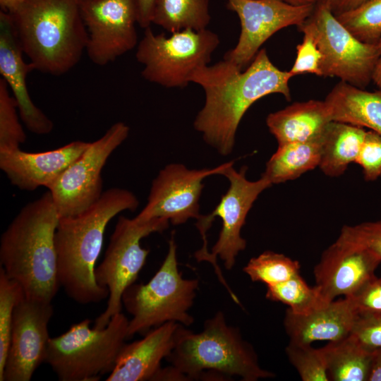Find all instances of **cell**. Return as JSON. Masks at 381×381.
Listing matches in <instances>:
<instances>
[{"instance_id": "cell-1", "label": "cell", "mask_w": 381, "mask_h": 381, "mask_svg": "<svg viewBox=\"0 0 381 381\" xmlns=\"http://www.w3.org/2000/svg\"><path fill=\"white\" fill-rule=\"evenodd\" d=\"M289 71H282L260 49L250 65L241 71L223 59L212 66L198 68L190 83L205 92V103L193 122L204 140L220 155L231 153L238 125L245 113L265 96L279 93L291 100Z\"/></svg>"}, {"instance_id": "cell-2", "label": "cell", "mask_w": 381, "mask_h": 381, "mask_svg": "<svg viewBox=\"0 0 381 381\" xmlns=\"http://www.w3.org/2000/svg\"><path fill=\"white\" fill-rule=\"evenodd\" d=\"M139 201L131 191L111 188L85 211L59 218L54 241L60 286L80 304L98 303L109 296L95 279L96 262L101 253L109 222L125 210L135 211Z\"/></svg>"}, {"instance_id": "cell-3", "label": "cell", "mask_w": 381, "mask_h": 381, "mask_svg": "<svg viewBox=\"0 0 381 381\" xmlns=\"http://www.w3.org/2000/svg\"><path fill=\"white\" fill-rule=\"evenodd\" d=\"M59 220L48 190L23 206L1 236V267L26 298L52 302L61 286L54 241Z\"/></svg>"}, {"instance_id": "cell-4", "label": "cell", "mask_w": 381, "mask_h": 381, "mask_svg": "<svg viewBox=\"0 0 381 381\" xmlns=\"http://www.w3.org/2000/svg\"><path fill=\"white\" fill-rule=\"evenodd\" d=\"M82 0H24L9 12L23 54L35 70L61 76L80 61L88 40Z\"/></svg>"}, {"instance_id": "cell-5", "label": "cell", "mask_w": 381, "mask_h": 381, "mask_svg": "<svg viewBox=\"0 0 381 381\" xmlns=\"http://www.w3.org/2000/svg\"><path fill=\"white\" fill-rule=\"evenodd\" d=\"M166 359L186 380L202 378L206 371L226 377L238 376L243 381L275 377L260 366L252 345L238 328L227 324L222 311L207 320L199 332L182 325Z\"/></svg>"}, {"instance_id": "cell-6", "label": "cell", "mask_w": 381, "mask_h": 381, "mask_svg": "<svg viewBox=\"0 0 381 381\" xmlns=\"http://www.w3.org/2000/svg\"><path fill=\"white\" fill-rule=\"evenodd\" d=\"M233 164L222 174L229 182L228 190L210 214L201 215L198 219L196 226L203 245L195 253V258L198 262L208 260L230 296L238 303V298L224 279L217 258L223 261L226 270L233 268L237 255L246 247V241L241 234L246 217L259 195L272 184L263 176L257 181H249L246 176L248 168L243 167L236 171Z\"/></svg>"}, {"instance_id": "cell-7", "label": "cell", "mask_w": 381, "mask_h": 381, "mask_svg": "<svg viewBox=\"0 0 381 381\" xmlns=\"http://www.w3.org/2000/svg\"><path fill=\"white\" fill-rule=\"evenodd\" d=\"M90 323L83 320L50 337L45 362L59 380L97 381L112 371L128 339L129 320L121 312L103 328H91Z\"/></svg>"}, {"instance_id": "cell-8", "label": "cell", "mask_w": 381, "mask_h": 381, "mask_svg": "<svg viewBox=\"0 0 381 381\" xmlns=\"http://www.w3.org/2000/svg\"><path fill=\"white\" fill-rule=\"evenodd\" d=\"M199 286L197 279H184L178 268L174 235L159 269L146 284H133L123 293L122 304L132 315L128 338L146 334L153 327L175 322L188 327L194 319L188 313Z\"/></svg>"}, {"instance_id": "cell-9", "label": "cell", "mask_w": 381, "mask_h": 381, "mask_svg": "<svg viewBox=\"0 0 381 381\" xmlns=\"http://www.w3.org/2000/svg\"><path fill=\"white\" fill-rule=\"evenodd\" d=\"M220 43L219 36L205 29H184L167 36L145 28L135 52L143 66L142 77L167 88H183L198 68L208 65Z\"/></svg>"}, {"instance_id": "cell-10", "label": "cell", "mask_w": 381, "mask_h": 381, "mask_svg": "<svg viewBox=\"0 0 381 381\" xmlns=\"http://www.w3.org/2000/svg\"><path fill=\"white\" fill-rule=\"evenodd\" d=\"M169 221L155 218L140 221L120 216L111 236L104 258L95 268L97 282L109 291L105 310L98 316L94 327L103 328L111 318L121 313L124 291L135 281L145 264L150 250L140 245V241L169 226Z\"/></svg>"}, {"instance_id": "cell-11", "label": "cell", "mask_w": 381, "mask_h": 381, "mask_svg": "<svg viewBox=\"0 0 381 381\" xmlns=\"http://www.w3.org/2000/svg\"><path fill=\"white\" fill-rule=\"evenodd\" d=\"M304 23L313 33L322 56L320 77H337L363 89L372 82L379 56L376 44L359 40L321 4L315 3Z\"/></svg>"}, {"instance_id": "cell-12", "label": "cell", "mask_w": 381, "mask_h": 381, "mask_svg": "<svg viewBox=\"0 0 381 381\" xmlns=\"http://www.w3.org/2000/svg\"><path fill=\"white\" fill-rule=\"evenodd\" d=\"M124 122L114 123L105 133L90 143L48 188L59 218L77 215L95 204L103 193L102 171L113 152L128 138Z\"/></svg>"}, {"instance_id": "cell-13", "label": "cell", "mask_w": 381, "mask_h": 381, "mask_svg": "<svg viewBox=\"0 0 381 381\" xmlns=\"http://www.w3.org/2000/svg\"><path fill=\"white\" fill-rule=\"evenodd\" d=\"M315 4L295 6L282 0H226L227 9L240 20L241 32L236 45L224 59L241 71L252 62L261 46L274 33L301 25L313 13Z\"/></svg>"}, {"instance_id": "cell-14", "label": "cell", "mask_w": 381, "mask_h": 381, "mask_svg": "<svg viewBox=\"0 0 381 381\" xmlns=\"http://www.w3.org/2000/svg\"><path fill=\"white\" fill-rule=\"evenodd\" d=\"M233 162L214 168L189 169L182 164H169L152 181L147 202L135 217L140 221L162 218L173 225H181L189 219L200 217L199 200L203 180L221 174Z\"/></svg>"}, {"instance_id": "cell-15", "label": "cell", "mask_w": 381, "mask_h": 381, "mask_svg": "<svg viewBox=\"0 0 381 381\" xmlns=\"http://www.w3.org/2000/svg\"><path fill=\"white\" fill-rule=\"evenodd\" d=\"M80 9L88 34L85 52L95 65L106 66L137 47L133 0H82Z\"/></svg>"}, {"instance_id": "cell-16", "label": "cell", "mask_w": 381, "mask_h": 381, "mask_svg": "<svg viewBox=\"0 0 381 381\" xmlns=\"http://www.w3.org/2000/svg\"><path fill=\"white\" fill-rule=\"evenodd\" d=\"M51 302L23 297L14 310L10 345L1 381H29L45 362Z\"/></svg>"}, {"instance_id": "cell-17", "label": "cell", "mask_w": 381, "mask_h": 381, "mask_svg": "<svg viewBox=\"0 0 381 381\" xmlns=\"http://www.w3.org/2000/svg\"><path fill=\"white\" fill-rule=\"evenodd\" d=\"M380 262L381 256L370 249L337 239L315 266V286L327 303L349 296L375 275Z\"/></svg>"}, {"instance_id": "cell-18", "label": "cell", "mask_w": 381, "mask_h": 381, "mask_svg": "<svg viewBox=\"0 0 381 381\" xmlns=\"http://www.w3.org/2000/svg\"><path fill=\"white\" fill-rule=\"evenodd\" d=\"M90 144L75 140L40 152H29L20 148L0 150V169L11 183L22 190L33 191L40 186L48 188Z\"/></svg>"}, {"instance_id": "cell-19", "label": "cell", "mask_w": 381, "mask_h": 381, "mask_svg": "<svg viewBox=\"0 0 381 381\" xmlns=\"http://www.w3.org/2000/svg\"><path fill=\"white\" fill-rule=\"evenodd\" d=\"M23 52L19 44L11 18L7 12L0 11V73L18 109L20 120L30 132L47 135L54 128L53 121L32 102L28 90V74L34 66L23 59Z\"/></svg>"}, {"instance_id": "cell-20", "label": "cell", "mask_w": 381, "mask_h": 381, "mask_svg": "<svg viewBox=\"0 0 381 381\" xmlns=\"http://www.w3.org/2000/svg\"><path fill=\"white\" fill-rule=\"evenodd\" d=\"M182 325L168 322L150 330L143 339L124 344L106 381L152 380L162 359L174 347Z\"/></svg>"}, {"instance_id": "cell-21", "label": "cell", "mask_w": 381, "mask_h": 381, "mask_svg": "<svg viewBox=\"0 0 381 381\" xmlns=\"http://www.w3.org/2000/svg\"><path fill=\"white\" fill-rule=\"evenodd\" d=\"M358 317L350 301H332L309 313L295 314L289 308L284 325L290 341L311 344L316 341H333L349 336Z\"/></svg>"}, {"instance_id": "cell-22", "label": "cell", "mask_w": 381, "mask_h": 381, "mask_svg": "<svg viewBox=\"0 0 381 381\" xmlns=\"http://www.w3.org/2000/svg\"><path fill=\"white\" fill-rule=\"evenodd\" d=\"M332 121L325 102L310 99L270 114L266 124L279 145L318 138Z\"/></svg>"}, {"instance_id": "cell-23", "label": "cell", "mask_w": 381, "mask_h": 381, "mask_svg": "<svg viewBox=\"0 0 381 381\" xmlns=\"http://www.w3.org/2000/svg\"><path fill=\"white\" fill-rule=\"evenodd\" d=\"M324 101L332 121L368 128L381 135V88L370 92L340 80Z\"/></svg>"}, {"instance_id": "cell-24", "label": "cell", "mask_w": 381, "mask_h": 381, "mask_svg": "<svg viewBox=\"0 0 381 381\" xmlns=\"http://www.w3.org/2000/svg\"><path fill=\"white\" fill-rule=\"evenodd\" d=\"M366 131L350 123L332 121L322 138L319 168L327 176L342 175L348 166L356 162Z\"/></svg>"}, {"instance_id": "cell-25", "label": "cell", "mask_w": 381, "mask_h": 381, "mask_svg": "<svg viewBox=\"0 0 381 381\" xmlns=\"http://www.w3.org/2000/svg\"><path fill=\"white\" fill-rule=\"evenodd\" d=\"M322 138V135L308 141L278 145L277 151L267 162L262 176L272 185L278 184L294 180L319 167Z\"/></svg>"}, {"instance_id": "cell-26", "label": "cell", "mask_w": 381, "mask_h": 381, "mask_svg": "<svg viewBox=\"0 0 381 381\" xmlns=\"http://www.w3.org/2000/svg\"><path fill=\"white\" fill-rule=\"evenodd\" d=\"M329 380L368 381L372 351L351 334L321 348Z\"/></svg>"}, {"instance_id": "cell-27", "label": "cell", "mask_w": 381, "mask_h": 381, "mask_svg": "<svg viewBox=\"0 0 381 381\" xmlns=\"http://www.w3.org/2000/svg\"><path fill=\"white\" fill-rule=\"evenodd\" d=\"M210 0H156L152 23L173 33L184 29H207Z\"/></svg>"}, {"instance_id": "cell-28", "label": "cell", "mask_w": 381, "mask_h": 381, "mask_svg": "<svg viewBox=\"0 0 381 381\" xmlns=\"http://www.w3.org/2000/svg\"><path fill=\"white\" fill-rule=\"evenodd\" d=\"M267 287L265 296L268 300L287 305L295 314H307L327 303L316 286H309L300 274L284 282Z\"/></svg>"}, {"instance_id": "cell-29", "label": "cell", "mask_w": 381, "mask_h": 381, "mask_svg": "<svg viewBox=\"0 0 381 381\" xmlns=\"http://www.w3.org/2000/svg\"><path fill=\"white\" fill-rule=\"evenodd\" d=\"M243 270L251 281L269 286L300 274V263L284 254L268 250L252 258Z\"/></svg>"}, {"instance_id": "cell-30", "label": "cell", "mask_w": 381, "mask_h": 381, "mask_svg": "<svg viewBox=\"0 0 381 381\" xmlns=\"http://www.w3.org/2000/svg\"><path fill=\"white\" fill-rule=\"evenodd\" d=\"M336 17L363 42L376 44L381 37V0H369L356 9Z\"/></svg>"}, {"instance_id": "cell-31", "label": "cell", "mask_w": 381, "mask_h": 381, "mask_svg": "<svg viewBox=\"0 0 381 381\" xmlns=\"http://www.w3.org/2000/svg\"><path fill=\"white\" fill-rule=\"evenodd\" d=\"M24 296L20 286L0 267V378L10 345L15 308Z\"/></svg>"}, {"instance_id": "cell-32", "label": "cell", "mask_w": 381, "mask_h": 381, "mask_svg": "<svg viewBox=\"0 0 381 381\" xmlns=\"http://www.w3.org/2000/svg\"><path fill=\"white\" fill-rule=\"evenodd\" d=\"M17 103L6 81L0 79V150L20 148L27 136L20 121Z\"/></svg>"}, {"instance_id": "cell-33", "label": "cell", "mask_w": 381, "mask_h": 381, "mask_svg": "<svg viewBox=\"0 0 381 381\" xmlns=\"http://www.w3.org/2000/svg\"><path fill=\"white\" fill-rule=\"evenodd\" d=\"M285 351L303 381L329 380L321 349L289 341Z\"/></svg>"}, {"instance_id": "cell-34", "label": "cell", "mask_w": 381, "mask_h": 381, "mask_svg": "<svg viewBox=\"0 0 381 381\" xmlns=\"http://www.w3.org/2000/svg\"><path fill=\"white\" fill-rule=\"evenodd\" d=\"M303 34L301 43L296 46L295 62L289 70L293 77L303 73H312L320 76L322 54L318 46L313 33L303 23L298 27Z\"/></svg>"}, {"instance_id": "cell-35", "label": "cell", "mask_w": 381, "mask_h": 381, "mask_svg": "<svg viewBox=\"0 0 381 381\" xmlns=\"http://www.w3.org/2000/svg\"><path fill=\"white\" fill-rule=\"evenodd\" d=\"M337 239L369 248L381 256V219L344 225Z\"/></svg>"}, {"instance_id": "cell-36", "label": "cell", "mask_w": 381, "mask_h": 381, "mask_svg": "<svg viewBox=\"0 0 381 381\" xmlns=\"http://www.w3.org/2000/svg\"><path fill=\"white\" fill-rule=\"evenodd\" d=\"M345 298L350 301L358 316L381 315V278L374 275Z\"/></svg>"}, {"instance_id": "cell-37", "label": "cell", "mask_w": 381, "mask_h": 381, "mask_svg": "<svg viewBox=\"0 0 381 381\" xmlns=\"http://www.w3.org/2000/svg\"><path fill=\"white\" fill-rule=\"evenodd\" d=\"M355 163L362 168L365 181L381 177V135L371 130L366 131Z\"/></svg>"}, {"instance_id": "cell-38", "label": "cell", "mask_w": 381, "mask_h": 381, "mask_svg": "<svg viewBox=\"0 0 381 381\" xmlns=\"http://www.w3.org/2000/svg\"><path fill=\"white\" fill-rule=\"evenodd\" d=\"M351 334L370 350L381 347V315L358 316Z\"/></svg>"}, {"instance_id": "cell-39", "label": "cell", "mask_w": 381, "mask_h": 381, "mask_svg": "<svg viewBox=\"0 0 381 381\" xmlns=\"http://www.w3.org/2000/svg\"><path fill=\"white\" fill-rule=\"evenodd\" d=\"M368 1L369 0H315V3L325 6L334 16H337L353 11Z\"/></svg>"}, {"instance_id": "cell-40", "label": "cell", "mask_w": 381, "mask_h": 381, "mask_svg": "<svg viewBox=\"0 0 381 381\" xmlns=\"http://www.w3.org/2000/svg\"><path fill=\"white\" fill-rule=\"evenodd\" d=\"M137 12V22L142 28L152 23L154 7L156 0H133Z\"/></svg>"}, {"instance_id": "cell-41", "label": "cell", "mask_w": 381, "mask_h": 381, "mask_svg": "<svg viewBox=\"0 0 381 381\" xmlns=\"http://www.w3.org/2000/svg\"><path fill=\"white\" fill-rule=\"evenodd\" d=\"M368 381H381V347L372 351Z\"/></svg>"}, {"instance_id": "cell-42", "label": "cell", "mask_w": 381, "mask_h": 381, "mask_svg": "<svg viewBox=\"0 0 381 381\" xmlns=\"http://www.w3.org/2000/svg\"><path fill=\"white\" fill-rule=\"evenodd\" d=\"M376 44L379 56L373 72L372 82H373L378 88H381V37Z\"/></svg>"}, {"instance_id": "cell-43", "label": "cell", "mask_w": 381, "mask_h": 381, "mask_svg": "<svg viewBox=\"0 0 381 381\" xmlns=\"http://www.w3.org/2000/svg\"><path fill=\"white\" fill-rule=\"evenodd\" d=\"M24 0H0L1 11L9 12Z\"/></svg>"}, {"instance_id": "cell-44", "label": "cell", "mask_w": 381, "mask_h": 381, "mask_svg": "<svg viewBox=\"0 0 381 381\" xmlns=\"http://www.w3.org/2000/svg\"><path fill=\"white\" fill-rule=\"evenodd\" d=\"M289 4L295 6H302L315 4V0H282Z\"/></svg>"}]
</instances>
